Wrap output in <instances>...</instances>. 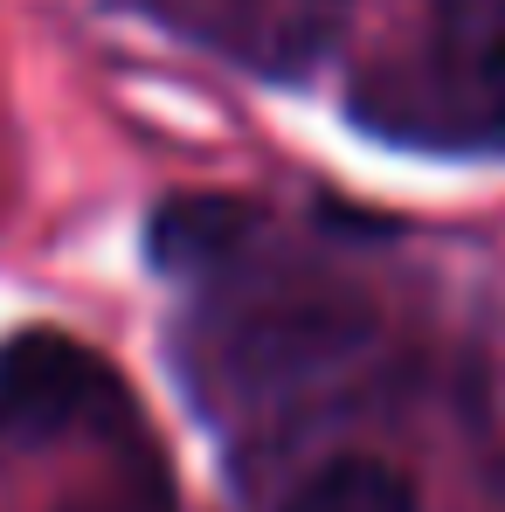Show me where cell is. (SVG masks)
Wrapping results in <instances>:
<instances>
[{"mask_svg":"<svg viewBox=\"0 0 505 512\" xmlns=\"http://www.w3.org/2000/svg\"><path fill=\"white\" fill-rule=\"evenodd\" d=\"M422 104L443 139L505 146V0H429Z\"/></svg>","mask_w":505,"mask_h":512,"instance_id":"1","label":"cell"},{"mask_svg":"<svg viewBox=\"0 0 505 512\" xmlns=\"http://www.w3.org/2000/svg\"><path fill=\"white\" fill-rule=\"evenodd\" d=\"M284 512H416V485L381 457H339L305 478Z\"/></svg>","mask_w":505,"mask_h":512,"instance_id":"3","label":"cell"},{"mask_svg":"<svg viewBox=\"0 0 505 512\" xmlns=\"http://www.w3.org/2000/svg\"><path fill=\"white\" fill-rule=\"evenodd\" d=\"M70 512H173L167 485L153 478V471H132V478H118V485H104L97 499H84V506Z\"/></svg>","mask_w":505,"mask_h":512,"instance_id":"5","label":"cell"},{"mask_svg":"<svg viewBox=\"0 0 505 512\" xmlns=\"http://www.w3.org/2000/svg\"><path fill=\"white\" fill-rule=\"evenodd\" d=\"M104 395H111L104 367L63 333H28L0 360V416L56 429V423H77V416H97Z\"/></svg>","mask_w":505,"mask_h":512,"instance_id":"2","label":"cell"},{"mask_svg":"<svg viewBox=\"0 0 505 512\" xmlns=\"http://www.w3.org/2000/svg\"><path fill=\"white\" fill-rule=\"evenodd\" d=\"M229 222H236V215H229L222 201H180V208H167V215L153 222V256H160L167 270H187V263H201V256H222L236 243Z\"/></svg>","mask_w":505,"mask_h":512,"instance_id":"4","label":"cell"}]
</instances>
